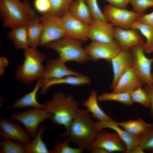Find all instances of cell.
Returning a JSON list of instances; mask_svg holds the SVG:
<instances>
[{"label": "cell", "mask_w": 153, "mask_h": 153, "mask_svg": "<svg viewBox=\"0 0 153 153\" xmlns=\"http://www.w3.org/2000/svg\"><path fill=\"white\" fill-rule=\"evenodd\" d=\"M99 131L96 122L93 120L88 111L79 109L68 128L60 135L67 137L78 147L85 150Z\"/></svg>", "instance_id": "1"}, {"label": "cell", "mask_w": 153, "mask_h": 153, "mask_svg": "<svg viewBox=\"0 0 153 153\" xmlns=\"http://www.w3.org/2000/svg\"><path fill=\"white\" fill-rule=\"evenodd\" d=\"M45 109L51 114L50 118L54 125L69 127L74 118L80 104L71 95L58 92L46 103Z\"/></svg>", "instance_id": "2"}, {"label": "cell", "mask_w": 153, "mask_h": 153, "mask_svg": "<svg viewBox=\"0 0 153 153\" xmlns=\"http://www.w3.org/2000/svg\"><path fill=\"white\" fill-rule=\"evenodd\" d=\"M0 13L3 27L11 29L27 25L37 16L28 0H0Z\"/></svg>", "instance_id": "3"}, {"label": "cell", "mask_w": 153, "mask_h": 153, "mask_svg": "<svg viewBox=\"0 0 153 153\" xmlns=\"http://www.w3.org/2000/svg\"><path fill=\"white\" fill-rule=\"evenodd\" d=\"M23 54L24 62L17 68L15 76L17 80L29 84L42 76L45 67L42 62L45 56L37 48L31 47L24 50Z\"/></svg>", "instance_id": "4"}, {"label": "cell", "mask_w": 153, "mask_h": 153, "mask_svg": "<svg viewBox=\"0 0 153 153\" xmlns=\"http://www.w3.org/2000/svg\"><path fill=\"white\" fill-rule=\"evenodd\" d=\"M82 42L66 36L50 42L44 46L56 51L59 55V58L65 63L74 61L82 64L90 59L85 49L82 47Z\"/></svg>", "instance_id": "5"}, {"label": "cell", "mask_w": 153, "mask_h": 153, "mask_svg": "<svg viewBox=\"0 0 153 153\" xmlns=\"http://www.w3.org/2000/svg\"><path fill=\"white\" fill-rule=\"evenodd\" d=\"M50 113L45 109L33 108L12 114L10 118L22 124L31 138L35 137L40 123L50 118Z\"/></svg>", "instance_id": "6"}, {"label": "cell", "mask_w": 153, "mask_h": 153, "mask_svg": "<svg viewBox=\"0 0 153 153\" xmlns=\"http://www.w3.org/2000/svg\"><path fill=\"white\" fill-rule=\"evenodd\" d=\"M39 18L43 26L40 45L44 46L50 42L66 36L61 17L47 13L42 14Z\"/></svg>", "instance_id": "7"}, {"label": "cell", "mask_w": 153, "mask_h": 153, "mask_svg": "<svg viewBox=\"0 0 153 153\" xmlns=\"http://www.w3.org/2000/svg\"><path fill=\"white\" fill-rule=\"evenodd\" d=\"M132 66L144 85L153 84L151 69L153 58H148L145 54L144 45L133 46L129 49Z\"/></svg>", "instance_id": "8"}, {"label": "cell", "mask_w": 153, "mask_h": 153, "mask_svg": "<svg viewBox=\"0 0 153 153\" xmlns=\"http://www.w3.org/2000/svg\"><path fill=\"white\" fill-rule=\"evenodd\" d=\"M102 12L106 21L114 26L126 29L130 28L133 22L141 15L133 10L117 7L109 4L104 6Z\"/></svg>", "instance_id": "9"}, {"label": "cell", "mask_w": 153, "mask_h": 153, "mask_svg": "<svg viewBox=\"0 0 153 153\" xmlns=\"http://www.w3.org/2000/svg\"><path fill=\"white\" fill-rule=\"evenodd\" d=\"M96 147L103 148L109 153L115 152L126 153V145L118 134L116 132L110 133L107 130L99 131L94 140L86 150L88 152Z\"/></svg>", "instance_id": "10"}, {"label": "cell", "mask_w": 153, "mask_h": 153, "mask_svg": "<svg viewBox=\"0 0 153 153\" xmlns=\"http://www.w3.org/2000/svg\"><path fill=\"white\" fill-rule=\"evenodd\" d=\"M84 49L93 61L103 59L109 63L122 50L119 44L115 39L109 42L92 41Z\"/></svg>", "instance_id": "11"}, {"label": "cell", "mask_w": 153, "mask_h": 153, "mask_svg": "<svg viewBox=\"0 0 153 153\" xmlns=\"http://www.w3.org/2000/svg\"><path fill=\"white\" fill-rule=\"evenodd\" d=\"M61 18L66 36L82 42L89 39V25L76 18L69 11Z\"/></svg>", "instance_id": "12"}, {"label": "cell", "mask_w": 153, "mask_h": 153, "mask_svg": "<svg viewBox=\"0 0 153 153\" xmlns=\"http://www.w3.org/2000/svg\"><path fill=\"white\" fill-rule=\"evenodd\" d=\"M0 136L3 139H10L25 144L31 140V137L25 129L10 119L0 120Z\"/></svg>", "instance_id": "13"}, {"label": "cell", "mask_w": 153, "mask_h": 153, "mask_svg": "<svg viewBox=\"0 0 153 153\" xmlns=\"http://www.w3.org/2000/svg\"><path fill=\"white\" fill-rule=\"evenodd\" d=\"M114 37L118 43L122 50H129L137 45H144L146 42L139 31L134 28L126 29L115 26Z\"/></svg>", "instance_id": "14"}, {"label": "cell", "mask_w": 153, "mask_h": 153, "mask_svg": "<svg viewBox=\"0 0 153 153\" xmlns=\"http://www.w3.org/2000/svg\"><path fill=\"white\" fill-rule=\"evenodd\" d=\"M114 26L103 20H94L89 25V39L92 41L109 42L114 40Z\"/></svg>", "instance_id": "15"}, {"label": "cell", "mask_w": 153, "mask_h": 153, "mask_svg": "<svg viewBox=\"0 0 153 153\" xmlns=\"http://www.w3.org/2000/svg\"><path fill=\"white\" fill-rule=\"evenodd\" d=\"M95 122L99 131L104 129L109 128L114 130L118 134L126 145V153H130L133 150L140 145V136L130 134L118 126L114 120L97 121Z\"/></svg>", "instance_id": "16"}, {"label": "cell", "mask_w": 153, "mask_h": 153, "mask_svg": "<svg viewBox=\"0 0 153 153\" xmlns=\"http://www.w3.org/2000/svg\"><path fill=\"white\" fill-rule=\"evenodd\" d=\"M113 73V80L110 87L113 89L121 76L132 66V60L129 50H122L111 60Z\"/></svg>", "instance_id": "17"}, {"label": "cell", "mask_w": 153, "mask_h": 153, "mask_svg": "<svg viewBox=\"0 0 153 153\" xmlns=\"http://www.w3.org/2000/svg\"><path fill=\"white\" fill-rule=\"evenodd\" d=\"M65 63L59 57L55 59L48 60L41 77L42 79L58 78L68 76L81 74L69 69Z\"/></svg>", "instance_id": "18"}, {"label": "cell", "mask_w": 153, "mask_h": 153, "mask_svg": "<svg viewBox=\"0 0 153 153\" xmlns=\"http://www.w3.org/2000/svg\"><path fill=\"white\" fill-rule=\"evenodd\" d=\"M143 84L140 77L131 67L121 76L112 92L130 93Z\"/></svg>", "instance_id": "19"}, {"label": "cell", "mask_w": 153, "mask_h": 153, "mask_svg": "<svg viewBox=\"0 0 153 153\" xmlns=\"http://www.w3.org/2000/svg\"><path fill=\"white\" fill-rule=\"evenodd\" d=\"M37 82L33 90L16 100L12 105L7 106L6 110L16 109H23L27 107L35 108L45 109L46 104L39 103L37 99V95L39 90L41 88L43 83L41 77L37 80Z\"/></svg>", "instance_id": "20"}, {"label": "cell", "mask_w": 153, "mask_h": 153, "mask_svg": "<svg viewBox=\"0 0 153 153\" xmlns=\"http://www.w3.org/2000/svg\"><path fill=\"white\" fill-rule=\"evenodd\" d=\"M43 81L40 91L42 95L45 94L48 88L54 85L64 84L73 86H80L89 84L91 83L90 78L82 74L78 75L68 76L58 78L45 79Z\"/></svg>", "instance_id": "21"}, {"label": "cell", "mask_w": 153, "mask_h": 153, "mask_svg": "<svg viewBox=\"0 0 153 153\" xmlns=\"http://www.w3.org/2000/svg\"><path fill=\"white\" fill-rule=\"evenodd\" d=\"M97 93L95 90H92L90 95L82 105L92 114V117L98 121H110L113 120L101 108L98 103Z\"/></svg>", "instance_id": "22"}, {"label": "cell", "mask_w": 153, "mask_h": 153, "mask_svg": "<svg viewBox=\"0 0 153 153\" xmlns=\"http://www.w3.org/2000/svg\"><path fill=\"white\" fill-rule=\"evenodd\" d=\"M47 127L43 124L39 126L36 135L27 144H24L26 153H50L46 144L42 139V135Z\"/></svg>", "instance_id": "23"}, {"label": "cell", "mask_w": 153, "mask_h": 153, "mask_svg": "<svg viewBox=\"0 0 153 153\" xmlns=\"http://www.w3.org/2000/svg\"><path fill=\"white\" fill-rule=\"evenodd\" d=\"M69 11L76 18L89 25L94 21L91 11L85 0L73 1Z\"/></svg>", "instance_id": "24"}, {"label": "cell", "mask_w": 153, "mask_h": 153, "mask_svg": "<svg viewBox=\"0 0 153 153\" xmlns=\"http://www.w3.org/2000/svg\"><path fill=\"white\" fill-rule=\"evenodd\" d=\"M26 25L29 46L37 48L40 45L43 26L37 16L30 20Z\"/></svg>", "instance_id": "25"}, {"label": "cell", "mask_w": 153, "mask_h": 153, "mask_svg": "<svg viewBox=\"0 0 153 153\" xmlns=\"http://www.w3.org/2000/svg\"><path fill=\"white\" fill-rule=\"evenodd\" d=\"M7 35L16 49L24 50L30 47L26 25L20 26L11 29Z\"/></svg>", "instance_id": "26"}, {"label": "cell", "mask_w": 153, "mask_h": 153, "mask_svg": "<svg viewBox=\"0 0 153 153\" xmlns=\"http://www.w3.org/2000/svg\"><path fill=\"white\" fill-rule=\"evenodd\" d=\"M130 28L137 29L146 39L144 45L145 53L150 54L153 51V27L137 20L131 25Z\"/></svg>", "instance_id": "27"}, {"label": "cell", "mask_w": 153, "mask_h": 153, "mask_svg": "<svg viewBox=\"0 0 153 153\" xmlns=\"http://www.w3.org/2000/svg\"><path fill=\"white\" fill-rule=\"evenodd\" d=\"M115 123L130 134L137 136H140L144 132L148 124L140 118Z\"/></svg>", "instance_id": "28"}, {"label": "cell", "mask_w": 153, "mask_h": 153, "mask_svg": "<svg viewBox=\"0 0 153 153\" xmlns=\"http://www.w3.org/2000/svg\"><path fill=\"white\" fill-rule=\"evenodd\" d=\"M97 100L101 102L116 101L128 106H131L133 103L131 98L130 93L128 92H104L97 96Z\"/></svg>", "instance_id": "29"}, {"label": "cell", "mask_w": 153, "mask_h": 153, "mask_svg": "<svg viewBox=\"0 0 153 153\" xmlns=\"http://www.w3.org/2000/svg\"><path fill=\"white\" fill-rule=\"evenodd\" d=\"M51 7L48 13L52 15L61 17L69 11L73 0H49Z\"/></svg>", "instance_id": "30"}, {"label": "cell", "mask_w": 153, "mask_h": 153, "mask_svg": "<svg viewBox=\"0 0 153 153\" xmlns=\"http://www.w3.org/2000/svg\"><path fill=\"white\" fill-rule=\"evenodd\" d=\"M0 153H26L24 145L12 140L3 139L0 141Z\"/></svg>", "instance_id": "31"}, {"label": "cell", "mask_w": 153, "mask_h": 153, "mask_svg": "<svg viewBox=\"0 0 153 153\" xmlns=\"http://www.w3.org/2000/svg\"><path fill=\"white\" fill-rule=\"evenodd\" d=\"M140 142L145 151L153 153V123L148 124L144 132L140 136Z\"/></svg>", "instance_id": "32"}, {"label": "cell", "mask_w": 153, "mask_h": 153, "mask_svg": "<svg viewBox=\"0 0 153 153\" xmlns=\"http://www.w3.org/2000/svg\"><path fill=\"white\" fill-rule=\"evenodd\" d=\"M70 141L67 138L63 141H55L53 148L50 150V153H82L85 150L78 147L73 148L70 146L69 143Z\"/></svg>", "instance_id": "33"}, {"label": "cell", "mask_w": 153, "mask_h": 153, "mask_svg": "<svg viewBox=\"0 0 153 153\" xmlns=\"http://www.w3.org/2000/svg\"><path fill=\"white\" fill-rule=\"evenodd\" d=\"M130 95L133 103H139L145 107H150V102L149 96L141 86L131 91L130 93Z\"/></svg>", "instance_id": "34"}, {"label": "cell", "mask_w": 153, "mask_h": 153, "mask_svg": "<svg viewBox=\"0 0 153 153\" xmlns=\"http://www.w3.org/2000/svg\"><path fill=\"white\" fill-rule=\"evenodd\" d=\"M133 10L140 14H143L148 8L153 7V0H130Z\"/></svg>", "instance_id": "35"}, {"label": "cell", "mask_w": 153, "mask_h": 153, "mask_svg": "<svg viewBox=\"0 0 153 153\" xmlns=\"http://www.w3.org/2000/svg\"><path fill=\"white\" fill-rule=\"evenodd\" d=\"M90 9L94 20L105 21L99 7L97 0H85Z\"/></svg>", "instance_id": "36"}, {"label": "cell", "mask_w": 153, "mask_h": 153, "mask_svg": "<svg viewBox=\"0 0 153 153\" xmlns=\"http://www.w3.org/2000/svg\"><path fill=\"white\" fill-rule=\"evenodd\" d=\"M34 5L37 10L42 14L48 13L51 7L49 0H35Z\"/></svg>", "instance_id": "37"}, {"label": "cell", "mask_w": 153, "mask_h": 153, "mask_svg": "<svg viewBox=\"0 0 153 153\" xmlns=\"http://www.w3.org/2000/svg\"><path fill=\"white\" fill-rule=\"evenodd\" d=\"M136 20L153 27V11L149 14H141Z\"/></svg>", "instance_id": "38"}, {"label": "cell", "mask_w": 153, "mask_h": 153, "mask_svg": "<svg viewBox=\"0 0 153 153\" xmlns=\"http://www.w3.org/2000/svg\"><path fill=\"white\" fill-rule=\"evenodd\" d=\"M148 95L150 102V114L153 118V84L144 85L143 88Z\"/></svg>", "instance_id": "39"}, {"label": "cell", "mask_w": 153, "mask_h": 153, "mask_svg": "<svg viewBox=\"0 0 153 153\" xmlns=\"http://www.w3.org/2000/svg\"><path fill=\"white\" fill-rule=\"evenodd\" d=\"M108 2L109 4L115 7L125 8L128 4L129 3L130 0H104Z\"/></svg>", "instance_id": "40"}, {"label": "cell", "mask_w": 153, "mask_h": 153, "mask_svg": "<svg viewBox=\"0 0 153 153\" xmlns=\"http://www.w3.org/2000/svg\"><path fill=\"white\" fill-rule=\"evenodd\" d=\"M8 63V61L4 57H0V76H1L4 73L5 70L7 66Z\"/></svg>", "instance_id": "41"}, {"label": "cell", "mask_w": 153, "mask_h": 153, "mask_svg": "<svg viewBox=\"0 0 153 153\" xmlns=\"http://www.w3.org/2000/svg\"><path fill=\"white\" fill-rule=\"evenodd\" d=\"M92 153H109L105 149L99 147H96L90 150L89 151Z\"/></svg>", "instance_id": "42"}, {"label": "cell", "mask_w": 153, "mask_h": 153, "mask_svg": "<svg viewBox=\"0 0 153 153\" xmlns=\"http://www.w3.org/2000/svg\"><path fill=\"white\" fill-rule=\"evenodd\" d=\"M145 151L141 146L139 145L133 150L130 153H144Z\"/></svg>", "instance_id": "43"}, {"label": "cell", "mask_w": 153, "mask_h": 153, "mask_svg": "<svg viewBox=\"0 0 153 153\" xmlns=\"http://www.w3.org/2000/svg\"><path fill=\"white\" fill-rule=\"evenodd\" d=\"M152 83L153 84V73H152Z\"/></svg>", "instance_id": "44"}, {"label": "cell", "mask_w": 153, "mask_h": 153, "mask_svg": "<svg viewBox=\"0 0 153 153\" xmlns=\"http://www.w3.org/2000/svg\"></svg>", "instance_id": "45"}]
</instances>
